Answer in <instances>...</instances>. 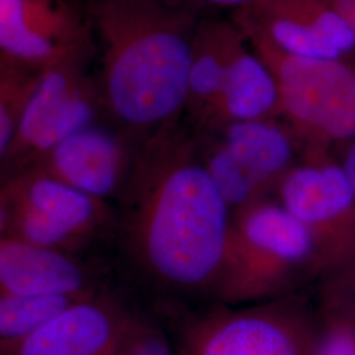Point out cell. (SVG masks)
<instances>
[{"label":"cell","instance_id":"obj_2","mask_svg":"<svg viewBox=\"0 0 355 355\" xmlns=\"http://www.w3.org/2000/svg\"><path fill=\"white\" fill-rule=\"evenodd\" d=\"M99 55L104 114L141 144L186 114L191 51L203 10L184 0H83Z\"/></svg>","mask_w":355,"mask_h":355},{"label":"cell","instance_id":"obj_7","mask_svg":"<svg viewBox=\"0 0 355 355\" xmlns=\"http://www.w3.org/2000/svg\"><path fill=\"white\" fill-rule=\"evenodd\" d=\"M92 60H69L44 70L8 150L0 157L3 178L99 121L104 110L96 76L89 70Z\"/></svg>","mask_w":355,"mask_h":355},{"label":"cell","instance_id":"obj_6","mask_svg":"<svg viewBox=\"0 0 355 355\" xmlns=\"http://www.w3.org/2000/svg\"><path fill=\"white\" fill-rule=\"evenodd\" d=\"M192 132L209 174L237 199L272 198L280 180L303 157V145L280 117Z\"/></svg>","mask_w":355,"mask_h":355},{"label":"cell","instance_id":"obj_13","mask_svg":"<svg viewBox=\"0 0 355 355\" xmlns=\"http://www.w3.org/2000/svg\"><path fill=\"white\" fill-rule=\"evenodd\" d=\"M95 275L76 254L1 237L0 295L95 293Z\"/></svg>","mask_w":355,"mask_h":355},{"label":"cell","instance_id":"obj_22","mask_svg":"<svg viewBox=\"0 0 355 355\" xmlns=\"http://www.w3.org/2000/svg\"><path fill=\"white\" fill-rule=\"evenodd\" d=\"M336 146H338L340 152H338V155L334 158L341 166V168L355 193V139L338 144Z\"/></svg>","mask_w":355,"mask_h":355},{"label":"cell","instance_id":"obj_18","mask_svg":"<svg viewBox=\"0 0 355 355\" xmlns=\"http://www.w3.org/2000/svg\"><path fill=\"white\" fill-rule=\"evenodd\" d=\"M44 70L0 57V157L8 150Z\"/></svg>","mask_w":355,"mask_h":355},{"label":"cell","instance_id":"obj_17","mask_svg":"<svg viewBox=\"0 0 355 355\" xmlns=\"http://www.w3.org/2000/svg\"><path fill=\"white\" fill-rule=\"evenodd\" d=\"M95 293L0 295V352L10 349L70 306Z\"/></svg>","mask_w":355,"mask_h":355},{"label":"cell","instance_id":"obj_3","mask_svg":"<svg viewBox=\"0 0 355 355\" xmlns=\"http://www.w3.org/2000/svg\"><path fill=\"white\" fill-rule=\"evenodd\" d=\"M325 272L304 225L272 196L232 212L228 246L214 296L225 305L277 300Z\"/></svg>","mask_w":355,"mask_h":355},{"label":"cell","instance_id":"obj_12","mask_svg":"<svg viewBox=\"0 0 355 355\" xmlns=\"http://www.w3.org/2000/svg\"><path fill=\"white\" fill-rule=\"evenodd\" d=\"M132 318L116 300L95 293L0 355H114Z\"/></svg>","mask_w":355,"mask_h":355},{"label":"cell","instance_id":"obj_10","mask_svg":"<svg viewBox=\"0 0 355 355\" xmlns=\"http://www.w3.org/2000/svg\"><path fill=\"white\" fill-rule=\"evenodd\" d=\"M232 20L245 37L297 57L341 60L355 46L353 29L329 0H253Z\"/></svg>","mask_w":355,"mask_h":355},{"label":"cell","instance_id":"obj_5","mask_svg":"<svg viewBox=\"0 0 355 355\" xmlns=\"http://www.w3.org/2000/svg\"><path fill=\"white\" fill-rule=\"evenodd\" d=\"M318 308L300 292L263 303L223 304L183 329L178 355H316Z\"/></svg>","mask_w":355,"mask_h":355},{"label":"cell","instance_id":"obj_16","mask_svg":"<svg viewBox=\"0 0 355 355\" xmlns=\"http://www.w3.org/2000/svg\"><path fill=\"white\" fill-rule=\"evenodd\" d=\"M245 37L233 20L203 16L198 24L187 78L186 116L195 125L215 103L229 64Z\"/></svg>","mask_w":355,"mask_h":355},{"label":"cell","instance_id":"obj_1","mask_svg":"<svg viewBox=\"0 0 355 355\" xmlns=\"http://www.w3.org/2000/svg\"><path fill=\"white\" fill-rule=\"evenodd\" d=\"M123 195L125 245L140 270L167 290L214 295L232 211L192 129L179 123L141 142Z\"/></svg>","mask_w":355,"mask_h":355},{"label":"cell","instance_id":"obj_24","mask_svg":"<svg viewBox=\"0 0 355 355\" xmlns=\"http://www.w3.org/2000/svg\"><path fill=\"white\" fill-rule=\"evenodd\" d=\"M331 6L346 20L355 35V0H329Z\"/></svg>","mask_w":355,"mask_h":355},{"label":"cell","instance_id":"obj_14","mask_svg":"<svg viewBox=\"0 0 355 355\" xmlns=\"http://www.w3.org/2000/svg\"><path fill=\"white\" fill-rule=\"evenodd\" d=\"M0 196L35 208L86 243L110 228L114 221L105 200L76 190L35 168H23L3 178Z\"/></svg>","mask_w":355,"mask_h":355},{"label":"cell","instance_id":"obj_9","mask_svg":"<svg viewBox=\"0 0 355 355\" xmlns=\"http://www.w3.org/2000/svg\"><path fill=\"white\" fill-rule=\"evenodd\" d=\"M95 55L83 0H0V57L45 70Z\"/></svg>","mask_w":355,"mask_h":355},{"label":"cell","instance_id":"obj_20","mask_svg":"<svg viewBox=\"0 0 355 355\" xmlns=\"http://www.w3.org/2000/svg\"><path fill=\"white\" fill-rule=\"evenodd\" d=\"M114 355H178L164 330L133 318Z\"/></svg>","mask_w":355,"mask_h":355},{"label":"cell","instance_id":"obj_21","mask_svg":"<svg viewBox=\"0 0 355 355\" xmlns=\"http://www.w3.org/2000/svg\"><path fill=\"white\" fill-rule=\"evenodd\" d=\"M318 311L321 331L316 355H355V330L341 318Z\"/></svg>","mask_w":355,"mask_h":355},{"label":"cell","instance_id":"obj_4","mask_svg":"<svg viewBox=\"0 0 355 355\" xmlns=\"http://www.w3.org/2000/svg\"><path fill=\"white\" fill-rule=\"evenodd\" d=\"M245 37V36H243ZM279 89L280 119L303 145L329 149L355 139V73L341 60L306 58L245 37Z\"/></svg>","mask_w":355,"mask_h":355},{"label":"cell","instance_id":"obj_8","mask_svg":"<svg viewBox=\"0 0 355 355\" xmlns=\"http://www.w3.org/2000/svg\"><path fill=\"white\" fill-rule=\"evenodd\" d=\"M274 198L308 229L325 272L354 259L355 193L329 149H305Z\"/></svg>","mask_w":355,"mask_h":355},{"label":"cell","instance_id":"obj_23","mask_svg":"<svg viewBox=\"0 0 355 355\" xmlns=\"http://www.w3.org/2000/svg\"><path fill=\"white\" fill-rule=\"evenodd\" d=\"M184 1L191 3L204 11V8L207 7H227V8L239 10L253 0H184Z\"/></svg>","mask_w":355,"mask_h":355},{"label":"cell","instance_id":"obj_19","mask_svg":"<svg viewBox=\"0 0 355 355\" xmlns=\"http://www.w3.org/2000/svg\"><path fill=\"white\" fill-rule=\"evenodd\" d=\"M318 283V308L355 330V258L327 271Z\"/></svg>","mask_w":355,"mask_h":355},{"label":"cell","instance_id":"obj_15","mask_svg":"<svg viewBox=\"0 0 355 355\" xmlns=\"http://www.w3.org/2000/svg\"><path fill=\"white\" fill-rule=\"evenodd\" d=\"M280 117L279 89L263 60L248 48V42L234 54L217 99L195 124V130L232 123Z\"/></svg>","mask_w":355,"mask_h":355},{"label":"cell","instance_id":"obj_11","mask_svg":"<svg viewBox=\"0 0 355 355\" xmlns=\"http://www.w3.org/2000/svg\"><path fill=\"white\" fill-rule=\"evenodd\" d=\"M139 146L140 144L120 129L98 121L78 130L24 168H35L76 190L107 200L125 190Z\"/></svg>","mask_w":355,"mask_h":355}]
</instances>
